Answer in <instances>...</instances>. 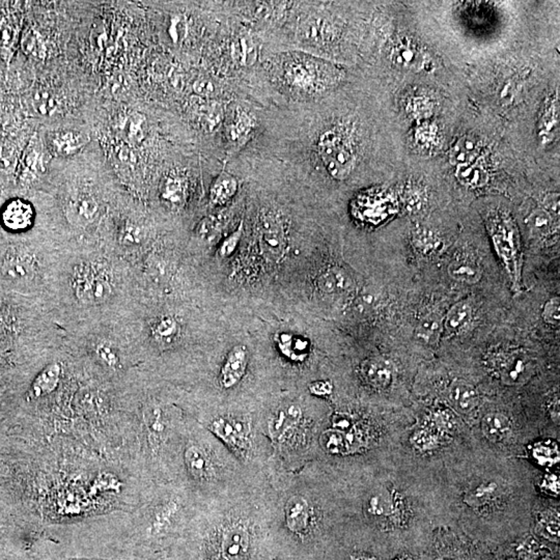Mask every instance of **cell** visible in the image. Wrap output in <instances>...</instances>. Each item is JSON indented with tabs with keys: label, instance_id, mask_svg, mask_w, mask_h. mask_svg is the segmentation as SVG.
<instances>
[{
	"label": "cell",
	"instance_id": "51",
	"mask_svg": "<svg viewBox=\"0 0 560 560\" xmlns=\"http://www.w3.org/2000/svg\"><path fill=\"white\" fill-rule=\"evenodd\" d=\"M6 322H4V316H2L1 312H0V335L6 332Z\"/></svg>",
	"mask_w": 560,
	"mask_h": 560
},
{
	"label": "cell",
	"instance_id": "3",
	"mask_svg": "<svg viewBox=\"0 0 560 560\" xmlns=\"http://www.w3.org/2000/svg\"><path fill=\"white\" fill-rule=\"evenodd\" d=\"M34 212L32 205L23 199H12L8 201L0 214L2 225L8 231L23 232L29 229L34 222Z\"/></svg>",
	"mask_w": 560,
	"mask_h": 560
},
{
	"label": "cell",
	"instance_id": "32",
	"mask_svg": "<svg viewBox=\"0 0 560 560\" xmlns=\"http://www.w3.org/2000/svg\"><path fill=\"white\" fill-rule=\"evenodd\" d=\"M179 333V324L171 316H164L153 326V335L162 345L171 344Z\"/></svg>",
	"mask_w": 560,
	"mask_h": 560
},
{
	"label": "cell",
	"instance_id": "15",
	"mask_svg": "<svg viewBox=\"0 0 560 560\" xmlns=\"http://www.w3.org/2000/svg\"><path fill=\"white\" fill-rule=\"evenodd\" d=\"M444 330V316L438 312H429L420 319L415 329L418 340L425 345H436Z\"/></svg>",
	"mask_w": 560,
	"mask_h": 560
},
{
	"label": "cell",
	"instance_id": "35",
	"mask_svg": "<svg viewBox=\"0 0 560 560\" xmlns=\"http://www.w3.org/2000/svg\"><path fill=\"white\" fill-rule=\"evenodd\" d=\"M23 49L28 55L36 58V60H43L46 58L47 49L43 42L42 38L38 32H34V29L28 30L23 38Z\"/></svg>",
	"mask_w": 560,
	"mask_h": 560
},
{
	"label": "cell",
	"instance_id": "12",
	"mask_svg": "<svg viewBox=\"0 0 560 560\" xmlns=\"http://www.w3.org/2000/svg\"><path fill=\"white\" fill-rule=\"evenodd\" d=\"M62 366L58 362L48 364L44 370L41 371L32 382V396L40 399L52 394L60 385L62 379Z\"/></svg>",
	"mask_w": 560,
	"mask_h": 560
},
{
	"label": "cell",
	"instance_id": "34",
	"mask_svg": "<svg viewBox=\"0 0 560 560\" xmlns=\"http://www.w3.org/2000/svg\"><path fill=\"white\" fill-rule=\"evenodd\" d=\"M211 429H212V431L214 432L218 437H220L223 441L232 445V446H242L240 436L236 433V427H234L229 421L222 420V418H221V420L213 421Z\"/></svg>",
	"mask_w": 560,
	"mask_h": 560
},
{
	"label": "cell",
	"instance_id": "40",
	"mask_svg": "<svg viewBox=\"0 0 560 560\" xmlns=\"http://www.w3.org/2000/svg\"><path fill=\"white\" fill-rule=\"evenodd\" d=\"M542 319L552 326H559L560 323V299L553 297L547 301L542 308Z\"/></svg>",
	"mask_w": 560,
	"mask_h": 560
},
{
	"label": "cell",
	"instance_id": "41",
	"mask_svg": "<svg viewBox=\"0 0 560 560\" xmlns=\"http://www.w3.org/2000/svg\"><path fill=\"white\" fill-rule=\"evenodd\" d=\"M97 355L99 359L110 368H119L121 364L119 354L107 344H101L97 347Z\"/></svg>",
	"mask_w": 560,
	"mask_h": 560
},
{
	"label": "cell",
	"instance_id": "25",
	"mask_svg": "<svg viewBox=\"0 0 560 560\" xmlns=\"http://www.w3.org/2000/svg\"><path fill=\"white\" fill-rule=\"evenodd\" d=\"M455 177L460 183L472 188H481L489 181V175L487 169L483 164L473 162V164L458 166Z\"/></svg>",
	"mask_w": 560,
	"mask_h": 560
},
{
	"label": "cell",
	"instance_id": "26",
	"mask_svg": "<svg viewBox=\"0 0 560 560\" xmlns=\"http://www.w3.org/2000/svg\"><path fill=\"white\" fill-rule=\"evenodd\" d=\"M185 462L189 472L194 479H205L209 476V460L205 451L196 445H191L186 449Z\"/></svg>",
	"mask_w": 560,
	"mask_h": 560
},
{
	"label": "cell",
	"instance_id": "5",
	"mask_svg": "<svg viewBox=\"0 0 560 560\" xmlns=\"http://www.w3.org/2000/svg\"><path fill=\"white\" fill-rule=\"evenodd\" d=\"M114 127L127 145H138L145 136L147 119L140 112H123L116 119Z\"/></svg>",
	"mask_w": 560,
	"mask_h": 560
},
{
	"label": "cell",
	"instance_id": "48",
	"mask_svg": "<svg viewBox=\"0 0 560 560\" xmlns=\"http://www.w3.org/2000/svg\"><path fill=\"white\" fill-rule=\"evenodd\" d=\"M310 392L316 396H326L331 394L332 385L330 382H316L310 385Z\"/></svg>",
	"mask_w": 560,
	"mask_h": 560
},
{
	"label": "cell",
	"instance_id": "28",
	"mask_svg": "<svg viewBox=\"0 0 560 560\" xmlns=\"http://www.w3.org/2000/svg\"><path fill=\"white\" fill-rule=\"evenodd\" d=\"M300 416V408L297 406H291L284 411H280L270 422L271 436L274 439H279L299 420Z\"/></svg>",
	"mask_w": 560,
	"mask_h": 560
},
{
	"label": "cell",
	"instance_id": "22",
	"mask_svg": "<svg viewBox=\"0 0 560 560\" xmlns=\"http://www.w3.org/2000/svg\"><path fill=\"white\" fill-rule=\"evenodd\" d=\"M255 128V121L246 112H236L232 123L227 126V138L234 145H243L248 140Z\"/></svg>",
	"mask_w": 560,
	"mask_h": 560
},
{
	"label": "cell",
	"instance_id": "36",
	"mask_svg": "<svg viewBox=\"0 0 560 560\" xmlns=\"http://www.w3.org/2000/svg\"><path fill=\"white\" fill-rule=\"evenodd\" d=\"M557 127H559V105L554 102L549 105L548 110L542 116L540 124V138L545 140H550Z\"/></svg>",
	"mask_w": 560,
	"mask_h": 560
},
{
	"label": "cell",
	"instance_id": "44",
	"mask_svg": "<svg viewBox=\"0 0 560 560\" xmlns=\"http://www.w3.org/2000/svg\"><path fill=\"white\" fill-rule=\"evenodd\" d=\"M142 239V231L133 223H127L121 233V240L126 245H136Z\"/></svg>",
	"mask_w": 560,
	"mask_h": 560
},
{
	"label": "cell",
	"instance_id": "47",
	"mask_svg": "<svg viewBox=\"0 0 560 560\" xmlns=\"http://www.w3.org/2000/svg\"><path fill=\"white\" fill-rule=\"evenodd\" d=\"M495 490H496V487H495V485H492V484L487 486H481V487L477 488V490L475 491L474 493H472V499L483 502V501H486L487 499L491 498Z\"/></svg>",
	"mask_w": 560,
	"mask_h": 560
},
{
	"label": "cell",
	"instance_id": "13",
	"mask_svg": "<svg viewBox=\"0 0 560 560\" xmlns=\"http://www.w3.org/2000/svg\"><path fill=\"white\" fill-rule=\"evenodd\" d=\"M286 524L290 531L302 533L309 524L310 509L307 500L301 496H294L286 503Z\"/></svg>",
	"mask_w": 560,
	"mask_h": 560
},
{
	"label": "cell",
	"instance_id": "29",
	"mask_svg": "<svg viewBox=\"0 0 560 560\" xmlns=\"http://www.w3.org/2000/svg\"><path fill=\"white\" fill-rule=\"evenodd\" d=\"M186 185L179 175H171L165 179L161 189V196L166 203L181 206L185 201Z\"/></svg>",
	"mask_w": 560,
	"mask_h": 560
},
{
	"label": "cell",
	"instance_id": "8",
	"mask_svg": "<svg viewBox=\"0 0 560 560\" xmlns=\"http://www.w3.org/2000/svg\"><path fill=\"white\" fill-rule=\"evenodd\" d=\"M1 271L6 279L26 281L34 276V260L26 253H8L2 262Z\"/></svg>",
	"mask_w": 560,
	"mask_h": 560
},
{
	"label": "cell",
	"instance_id": "53",
	"mask_svg": "<svg viewBox=\"0 0 560 560\" xmlns=\"http://www.w3.org/2000/svg\"><path fill=\"white\" fill-rule=\"evenodd\" d=\"M397 560H410L409 559H405V557H401V559Z\"/></svg>",
	"mask_w": 560,
	"mask_h": 560
},
{
	"label": "cell",
	"instance_id": "14",
	"mask_svg": "<svg viewBox=\"0 0 560 560\" xmlns=\"http://www.w3.org/2000/svg\"><path fill=\"white\" fill-rule=\"evenodd\" d=\"M262 247L271 260H279L284 249V234L281 225L273 219L264 222L262 229Z\"/></svg>",
	"mask_w": 560,
	"mask_h": 560
},
{
	"label": "cell",
	"instance_id": "21",
	"mask_svg": "<svg viewBox=\"0 0 560 560\" xmlns=\"http://www.w3.org/2000/svg\"><path fill=\"white\" fill-rule=\"evenodd\" d=\"M448 274L455 281L467 284H477L481 277V269L472 260L467 258L453 260L448 266Z\"/></svg>",
	"mask_w": 560,
	"mask_h": 560
},
{
	"label": "cell",
	"instance_id": "50",
	"mask_svg": "<svg viewBox=\"0 0 560 560\" xmlns=\"http://www.w3.org/2000/svg\"><path fill=\"white\" fill-rule=\"evenodd\" d=\"M119 158L124 164H134V161H135V155H134L131 147L128 145H124L119 149Z\"/></svg>",
	"mask_w": 560,
	"mask_h": 560
},
{
	"label": "cell",
	"instance_id": "42",
	"mask_svg": "<svg viewBox=\"0 0 560 560\" xmlns=\"http://www.w3.org/2000/svg\"><path fill=\"white\" fill-rule=\"evenodd\" d=\"M242 234L243 225L241 223V225H239L238 229H236L234 233L229 234V236H227L225 241H223L220 248H219V255H220V257L229 258L233 255L234 251L236 249V246H238L239 242H240Z\"/></svg>",
	"mask_w": 560,
	"mask_h": 560
},
{
	"label": "cell",
	"instance_id": "11",
	"mask_svg": "<svg viewBox=\"0 0 560 560\" xmlns=\"http://www.w3.org/2000/svg\"><path fill=\"white\" fill-rule=\"evenodd\" d=\"M364 380L375 388H386L392 381V366L382 358H371L361 366Z\"/></svg>",
	"mask_w": 560,
	"mask_h": 560
},
{
	"label": "cell",
	"instance_id": "18",
	"mask_svg": "<svg viewBox=\"0 0 560 560\" xmlns=\"http://www.w3.org/2000/svg\"><path fill=\"white\" fill-rule=\"evenodd\" d=\"M238 191V180L229 173H221L215 180L210 190V201L214 206L229 203Z\"/></svg>",
	"mask_w": 560,
	"mask_h": 560
},
{
	"label": "cell",
	"instance_id": "27",
	"mask_svg": "<svg viewBox=\"0 0 560 560\" xmlns=\"http://www.w3.org/2000/svg\"><path fill=\"white\" fill-rule=\"evenodd\" d=\"M232 56L241 66H251L258 58V48L249 36H240L232 46Z\"/></svg>",
	"mask_w": 560,
	"mask_h": 560
},
{
	"label": "cell",
	"instance_id": "23",
	"mask_svg": "<svg viewBox=\"0 0 560 560\" xmlns=\"http://www.w3.org/2000/svg\"><path fill=\"white\" fill-rule=\"evenodd\" d=\"M528 364V360L523 354H512L501 361V375L507 383H516L526 375Z\"/></svg>",
	"mask_w": 560,
	"mask_h": 560
},
{
	"label": "cell",
	"instance_id": "54",
	"mask_svg": "<svg viewBox=\"0 0 560 560\" xmlns=\"http://www.w3.org/2000/svg\"><path fill=\"white\" fill-rule=\"evenodd\" d=\"M544 560H552V559H544Z\"/></svg>",
	"mask_w": 560,
	"mask_h": 560
},
{
	"label": "cell",
	"instance_id": "39",
	"mask_svg": "<svg viewBox=\"0 0 560 560\" xmlns=\"http://www.w3.org/2000/svg\"><path fill=\"white\" fill-rule=\"evenodd\" d=\"M414 242L416 246L422 251H433L439 246L440 242L433 232L427 229H420L414 234Z\"/></svg>",
	"mask_w": 560,
	"mask_h": 560
},
{
	"label": "cell",
	"instance_id": "31",
	"mask_svg": "<svg viewBox=\"0 0 560 560\" xmlns=\"http://www.w3.org/2000/svg\"><path fill=\"white\" fill-rule=\"evenodd\" d=\"M529 231L537 238H544L550 234L553 225V217L542 208L531 212L526 220Z\"/></svg>",
	"mask_w": 560,
	"mask_h": 560
},
{
	"label": "cell",
	"instance_id": "30",
	"mask_svg": "<svg viewBox=\"0 0 560 560\" xmlns=\"http://www.w3.org/2000/svg\"><path fill=\"white\" fill-rule=\"evenodd\" d=\"M321 288L327 293H338L347 290L350 286L351 279L345 270L340 268H331L322 275L320 279Z\"/></svg>",
	"mask_w": 560,
	"mask_h": 560
},
{
	"label": "cell",
	"instance_id": "17",
	"mask_svg": "<svg viewBox=\"0 0 560 560\" xmlns=\"http://www.w3.org/2000/svg\"><path fill=\"white\" fill-rule=\"evenodd\" d=\"M449 399L459 411L469 413L479 401L476 389L464 381H455L449 388Z\"/></svg>",
	"mask_w": 560,
	"mask_h": 560
},
{
	"label": "cell",
	"instance_id": "46",
	"mask_svg": "<svg viewBox=\"0 0 560 560\" xmlns=\"http://www.w3.org/2000/svg\"><path fill=\"white\" fill-rule=\"evenodd\" d=\"M546 212H548L551 216L554 218L557 216L559 217V194L547 195L546 199H544V208Z\"/></svg>",
	"mask_w": 560,
	"mask_h": 560
},
{
	"label": "cell",
	"instance_id": "37",
	"mask_svg": "<svg viewBox=\"0 0 560 560\" xmlns=\"http://www.w3.org/2000/svg\"><path fill=\"white\" fill-rule=\"evenodd\" d=\"M538 531L551 542H559V518L556 514H545L538 521Z\"/></svg>",
	"mask_w": 560,
	"mask_h": 560
},
{
	"label": "cell",
	"instance_id": "20",
	"mask_svg": "<svg viewBox=\"0 0 560 560\" xmlns=\"http://www.w3.org/2000/svg\"><path fill=\"white\" fill-rule=\"evenodd\" d=\"M481 429L491 441H502L511 433V421L505 414L492 412L484 418Z\"/></svg>",
	"mask_w": 560,
	"mask_h": 560
},
{
	"label": "cell",
	"instance_id": "2",
	"mask_svg": "<svg viewBox=\"0 0 560 560\" xmlns=\"http://www.w3.org/2000/svg\"><path fill=\"white\" fill-rule=\"evenodd\" d=\"M74 290L82 303L101 304L112 298L114 284L105 271L86 267L76 272Z\"/></svg>",
	"mask_w": 560,
	"mask_h": 560
},
{
	"label": "cell",
	"instance_id": "9",
	"mask_svg": "<svg viewBox=\"0 0 560 560\" xmlns=\"http://www.w3.org/2000/svg\"><path fill=\"white\" fill-rule=\"evenodd\" d=\"M247 368V352L244 347L236 346L229 352L227 361L221 370V385L234 387L240 382Z\"/></svg>",
	"mask_w": 560,
	"mask_h": 560
},
{
	"label": "cell",
	"instance_id": "7",
	"mask_svg": "<svg viewBox=\"0 0 560 560\" xmlns=\"http://www.w3.org/2000/svg\"><path fill=\"white\" fill-rule=\"evenodd\" d=\"M249 547V535L242 526H232L223 533L221 554L225 560H242Z\"/></svg>",
	"mask_w": 560,
	"mask_h": 560
},
{
	"label": "cell",
	"instance_id": "6",
	"mask_svg": "<svg viewBox=\"0 0 560 560\" xmlns=\"http://www.w3.org/2000/svg\"><path fill=\"white\" fill-rule=\"evenodd\" d=\"M99 205L93 196L79 194L69 201L66 214L72 225L86 227L97 218Z\"/></svg>",
	"mask_w": 560,
	"mask_h": 560
},
{
	"label": "cell",
	"instance_id": "4",
	"mask_svg": "<svg viewBox=\"0 0 560 560\" xmlns=\"http://www.w3.org/2000/svg\"><path fill=\"white\" fill-rule=\"evenodd\" d=\"M90 141V136L77 130L62 129L52 132L48 138V145L53 155L69 157L75 155Z\"/></svg>",
	"mask_w": 560,
	"mask_h": 560
},
{
	"label": "cell",
	"instance_id": "38",
	"mask_svg": "<svg viewBox=\"0 0 560 560\" xmlns=\"http://www.w3.org/2000/svg\"><path fill=\"white\" fill-rule=\"evenodd\" d=\"M188 24L181 15L171 17L169 21L168 34L173 43H181L186 38Z\"/></svg>",
	"mask_w": 560,
	"mask_h": 560
},
{
	"label": "cell",
	"instance_id": "10",
	"mask_svg": "<svg viewBox=\"0 0 560 560\" xmlns=\"http://www.w3.org/2000/svg\"><path fill=\"white\" fill-rule=\"evenodd\" d=\"M392 62L405 70L420 71L425 68L427 60L420 48L409 41H401L392 50Z\"/></svg>",
	"mask_w": 560,
	"mask_h": 560
},
{
	"label": "cell",
	"instance_id": "45",
	"mask_svg": "<svg viewBox=\"0 0 560 560\" xmlns=\"http://www.w3.org/2000/svg\"><path fill=\"white\" fill-rule=\"evenodd\" d=\"M392 500L387 497L382 496V495L375 496L373 497L370 502V512L373 514H378V516L389 514L388 513L392 511Z\"/></svg>",
	"mask_w": 560,
	"mask_h": 560
},
{
	"label": "cell",
	"instance_id": "19",
	"mask_svg": "<svg viewBox=\"0 0 560 560\" xmlns=\"http://www.w3.org/2000/svg\"><path fill=\"white\" fill-rule=\"evenodd\" d=\"M481 151V142L473 136H464L460 138L451 151V164L461 166L473 164Z\"/></svg>",
	"mask_w": 560,
	"mask_h": 560
},
{
	"label": "cell",
	"instance_id": "43",
	"mask_svg": "<svg viewBox=\"0 0 560 560\" xmlns=\"http://www.w3.org/2000/svg\"><path fill=\"white\" fill-rule=\"evenodd\" d=\"M323 442H324L325 448L332 453H342L346 448V440L344 436L338 432H328L323 436Z\"/></svg>",
	"mask_w": 560,
	"mask_h": 560
},
{
	"label": "cell",
	"instance_id": "16",
	"mask_svg": "<svg viewBox=\"0 0 560 560\" xmlns=\"http://www.w3.org/2000/svg\"><path fill=\"white\" fill-rule=\"evenodd\" d=\"M276 342L282 355L293 361H303L309 353V342L303 336L280 333L276 336Z\"/></svg>",
	"mask_w": 560,
	"mask_h": 560
},
{
	"label": "cell",
	"instance_id": "1",
	"mask_svg": "<svg viewBox=\"0 0 560 560\" xmlns=\"http://www.w3.org/2000/svg\"><path fill=\"white\" fill-rule=\"evenodd\" d=\"M319 152L332 178L344 180L350 175L355 164V155L342 133L335 130L325 132L319 140Z\"/></svg>",
	"mask_w": 560,
	"mask_h": 560
},
{
	"label": "cell",
	"instance_id": "24",
	"mask_svg": "<svg viewBox=\"0 0 560 560\" xmlns=\"http://www.w3.org/2000/svg\"><path fill=\"white\" fill-rule=\"evenodd\" d=\"M472 316L471 306L466 302L455 304L444 316V330L451 334H457L465 329Z\"/></svg>",
	"mask_w": 560,
	"mask_h": 560
},
{
	"label": "cell",
	"instance_id": "52",
	"mask_svg": "<svg viewBox=\"0 0 560 560\" xmlns=\"http://www.w3.org/2000/svg\"><path fill=\"white\" fill-rule=\"evenodd\" d=\"M356 560H375V559H368V557H361V559H356Z\"/></svg>",
	"mask_w": 560,
	"mask_h": 560
},
{
	"label": "cell",
	"instance_id": "33",
	"mask_svg": "<svg viewBox=\"0 0 560 560\" xmlns=\"http://www.w3.org/2000/svg\"><path fill=\"white\" fill-rule=\"evenodd\" d=\"M34 107L36 114L48 117L58 114L60 103L53 93L46 90L39 91L34 97Z\"/></svg>",
	"mask_w": 560,
	"mask_h": 560
},
{
	"label": "cell",
	"instance_id": "49",
	"mask_svg": "<svg viewBox=\"0 0 560 560\" xmlns=\"http://www.w3.org/2000/svg\"><path fill=\"white\" fill-rule=\"evenodd\" d=\"M193 90L199 95H210L215 91V86L208 80H197L193 86Z\"/></svg>",
	"mask_w": 560,
	"mask_h": 560
}]
</instances>
